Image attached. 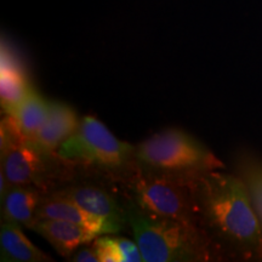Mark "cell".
Returning a JSON list of instances; mask_svg holds the SVG:
<instances>
[{
    "label": "cell",
    "mask_w": 262,
    "mask_h": 262,
    "mask_svg": "<svg viewBox=\"0 0 262 262\" xmlns=\"http://www.w3.org/2000/svg\"><path fill=\"white\" fill-rule=\"evenodd\" d=\"M199 224L219 255L262 260V226L241 176L210 170L188 180Z\"/></svg>",
    "instance_id": "1"
},
{
    "label": "cell",
    "mask_w": 262,
    "mask_h": 262,
    "mask_svg": "<svg viewBox=\"0 0 262 262\" xmlns=\"http://www.w3.org/2000/svg\"><path fill=\"white\" fill-rule=\"evenodd\" d=\"M127 224L146 262H204L219 257L205 232L196 225L153 217L133 201L125 203Z\"/></svg>",
    "instance_id": "2"
},
{
    "label": "cell",
    "mask_w": 262,
    "mask_h": 262,
    "mask_svg": "<svg viewBox=\"0 0 262 262\" xmlns=\"http://www.w3.org/2000/svg\"><path fill=\"white\" fill-rule=\"evenodd\" d=\"M135 163L143 171L181 180L225 168L204 143L176 127L159 131L141 142L135 149Z\"/></svg>",
    "instance_id": "3"
},
{
    "label": "cell",
    "mask_w": 262,
    "mask_h": 262,
    "mask_svg": "<svg viewBox=\"0 0 262 262\" xmlns=\"http://www.w3.org/2000/svg\"><path fill=\"white\" fill-rule=\"evenodd\" d=\"M126 188L130 201L145 214L201 227L188 180L143 171L139 168L127 178Z\"/></svg>",
    "instance_id": "4"
},
{
    "label": "cell",
    "mask_w": 262,
    "mask_h": 262,
    "mask_svg": "<svg viewBox=\"0 0 262 262\" xmlns=\"http://www.w3.org/2000/svg\"><path fill=\"white\" fill-rule=\"evenodd\" d=\"M136 147L119 140L95 117H84L73 135L58 147L63 160L108 171H122L135 160Z\"/></svg>",
    "instance_id": "5"
},
{
    "label": "cell",
    "mask_w": 262,
    "mask_h": 262,
    "mask_svg": "<svg viewBox=\"0 0 262 262\" xmlns=\"http://www.w3.org/2000/svg\"><path fill=\"white\" fill-rule=\"evenodd\" d=\"M37 219H55V220L68 221L89 229L97 235L116 234L124 228V225L122 224L90 214L80 206L75 205L74 203L52 194L41 198L37 212H35V220Z\"/></svg>",
    "instance_id": "6"
},
{
    "label": "cell",
    "mask_w": 262,
    "mask_h": 262,
    "mask_svg": "<svg viewBox=\"0 0 262 262\" xmlns=\"http://www.w3.org/2000/svg\"><path fill=\"white\" fill-rule=\"evenodd\" d=\"M52 195L67 199L90 214L110 221L122 225L127 222L125 205L120 204L116 196L97 186H71L58 189Z\"/></svg>",
    "instance_id": "7"
},
{
    "label": "cell",
    "mask_w": 262,
    "mask_h": 262,
    "mask_svg": "<svg viewBox=\"0 0 262 262\" xmlns=\"http://www.w3.org/2000/svg\"><path fill=\"white\" fill-rule=\"evenodd\" d=\"M79 123L73 107L60 101H50L47 122L29 141L42 153L52 156L68 137L73 135Z\"/></svg>",
    "instance_id": "8"
},
{
    "label": "cell",
    "mask_w": 262,
    "mask_h": 262,
    "mask_svg": "<svg viewBox=\"0 0 262 262\" xmlns=\"http://www.w3.org/2000/svg\"><path fill=\"white\" fill-rule=\"evenodd\" d=\"M31 229L47 239L63 257L71 256L78 248L91 243L98 237L79 225L55 219H37Z\"/></svg>",
    "instance_id": "9"
},
{
    "label": "cell",
    "mask_w": 262,
    "mask_h": 262,
    "mask_svg": "<svg viewBox=\"0 0 262 262\" xmlns=\"http://www.w3.org/2000/svg\"><path fill=\"white\" fill-rule=\"evenodd\" d=\"M0 250L5 262H52L50 255L32 243L22 231L21 225L4 221L0 227Z\"/></svg>",
    "instance_id": "10"
},
{
    "label": "cell",
    "mask_w": 262,
    "mask_h": 262,
    "mask_svg": "<svg viewBox=\"0 0 262 262\" xmlns=\"http://www.w3.org/2000/svg\"><path fill=\"white\" fill-rule=\"evenodd\" d=\"M40 201V193L33 185L10 187L2 201L4 220L16 222L31 229Z\"/></svg>",
    "instance_id": "11"
},
{
    "label": "cell",
    "mask_w": 262,
    "mask_h": 262,
    "mask_svg": "<svg viewBox=\"0 0 262 262\" xmlns=\"http://www.w3.org/2000/svg\"><path fill=\"white\" fill-rule=\"evenodd\" d=\"M50 101L42 97L34 88L27 94L9 116L14 118L22 134L31 139L40 130L49 117Z\"/></svg>",
    "instance_id": "12"
},
{
    "label": "cell",
    "mask_w": 262,
    "mask_h": 262,
    "mask_svg": "<svg viewBox=\"0 0 262 262\" xmlns=\"http://www.w3.org/2000/svg\"><path fill=\"white\" fill-rule=\"evenodd\" d=\"M32 88L21 64H2L0 101L6 114H10L17 107Z\"/></svg>",
    "instance_id": "13"
},
{
    "label": "cell",
    "mask_w": 262,
    "mask_h": 262,
    "mask_svg": "<svg viewBox=\"0 0 262 262\" xmlns=\"http://www.w3.org/2000/svg\"><path fill=\"white\" fill-rule=\"evenodd\" d=\"M239 176L247 185L262 226V160L249 155L242 157L239 159Z\"/></svg>",
    "instance_id": "14"
},
{
    "label": "cell",
    "mask_w": 262,
    "mask_h": 262,
    "mask_svg": "<svg viewBox=\"0 0 262 262\" xmlns=\"http://www.w3.org/2000/svg\"><path fill=\"white\" fill-rule=\"evenodd\" d=\"M100 262H122L119 250L112 235H98L93 242Z\"/></svg>",
    "instance_id": "15"
},
{
    "label": "cell",
    "mask_w": 262,
    "mask_h": 262,
    "mask_svg": "<svg viewBox=\"0 0 262 262\" xmlns=\"http://www.w3.org/2000/svg\"><path fill=\"white\" fill-rule=\"evenodd\" d=\"M114 241H116L117 248L122 256V262L143 261V256L135 241L133 242L125 237H114Z\"/></svg>",
    "instance_id": "16"
},
{
    "label": "cell",
    "mask_w": 262,
    "mask_h": 262,
    "mask_svg": "<svg viewBox=\"0 0 262 262\" xmlns=\"http://www.w3.org/2000/svg\"><path fill=\"white\" fill-rule=\"evenodd\" d=\"M72 260L75 262H100V258L97 256L96 249H95L94 244L93 247L79 249L78 253L73 255Z\"/></svg>",
    "instance_id": "17"
}]
</instances>
